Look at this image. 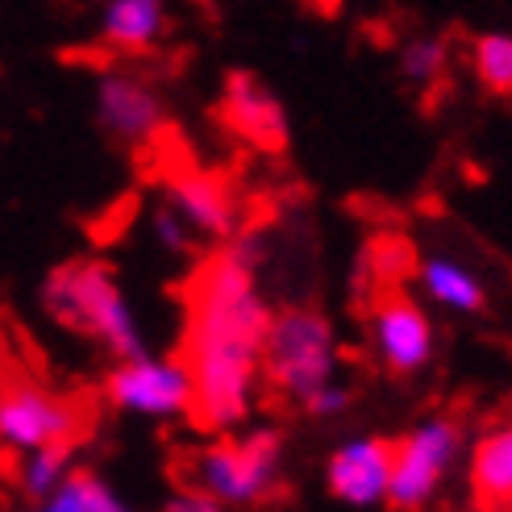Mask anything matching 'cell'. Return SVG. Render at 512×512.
<instances>
[{
    "label": "cell",
    "mask_w": 512,
    "mask_h": 512,
    "mask_svg": "<svg viewBox=\"0 0 512 512\" xmlns=\"http://www.w3.org/2000/svg\"><path fill=\"white\" fill-rule=\"evenodd\" d=\"M13 383V363H9V334L0 329V396H5V388Z\"/></svg>",
    "instance_id": "cb8c5ba5"
},
{
    "label": "cell",
    "mask_w": 512,
    "mask_h": 512,
    "mask_svg": "<svg viewBox=\"0 0 512 512\" xmlns=\"http://www.w3.org/2000/svg\"><path fill=\"white\" fill-rule=\"evenodd\" d=\"M105 396L117 413L142 417V421H184L196 408L188 363L179 354L163 358L150 350L134 358H117L105 379Z\"/></svg>",
    "instance_id": "8992f818"
},
{
    "label": "cell",
    "mask_w": 512,
    "mask_h": 512,
    "mask_svg": "<svg viewBox=\"0 0 512 512\" xmlns=\"http://www.w3.org/2000/svg\"><path fill=\"white\" fill-rule=\"evenodd\" d=\"M446 63H450V50L442 38H413L400 50V75L413 88H433L446 75Z\"/></svg>",
    "instance_id": "ac0fdd59"
},
{
    "label": "cell",
    "mask_w": 512,
    "mask_h": 512,
    "mask_svg": "<svg viewBox=\"0 0 512 512\" xmlns=\"http://www.w3.org/2000/svg\"><path fill=\"white\" fill-rule=\"evenodd\" d=\"M417 284L421 292L438 304V309H450V313H479L483 304H488V288H483V279L463 263L454 259V254H425L417 259Z\"/></svg>",
    "instance_id": "9a60e30c"
},
{
    "label": "cell",
    "mask_w": 512,
    "mask_h": 512,
    "mask_svg": "<svg viewBox=\"0 0 512 512\" xmlns=\"http://www.w3.org/2000/svg\"><path fill=\"white\" fill-rule=\"evenodd\" d=\"M217 117L238 142L263 150V155H284L288 150V138H292L288 109L254 71H229L225 75Z\"/></svg>",
    "instance_id": "9c48e42d"
},
{
    "label": "cell",
    "mask_w": 512,
    "mask_h": 512,
    "mask_svg": "<svg viewBox=\"0 0 512 512\" xmlns=\"http://www.w3.org/2000/svg\"><path fill=\"white\" fill-rule=\"evenodd\" d=\"M371 350L392 375H417L433 363V350H438V334H433L429 313L413 296L404 292H388L375 300L371 309Z\"/></svg>",
    "instance_id": "8fae6325"
},
{
    "label": "cell",
    "mask_w": 512,
    "mask_h": 512,
    "mask_svg": "<svg viewBox=\"0 0 512 512\" xmlns=\"http://www.w3.org/2000/svg\"><path fill=\"white\" fill-rule=\"evenodd\" d=\"M471 67H475V80L488 92L512 96V34L504 30L479 34L471 46Z\"/></svg>",
    "instance_id": "e0dca14e"
},
{
    "label": "cell",
    "mask_w": 512,
    "mask_h": 512,
    "mask_svg": "<svg viewBox=\"0 0 512 512\" xmlns=\"http://www.w3.org/2000/svg\"><path fill=\"white\" fill-rule=\"evenodd\" d=\"M92 5H105V0H92Z\"/></svg>",
    "instance_id": "d4e9b609"
},
{
    "label": "cell",
    "mask_w": 512,
    "mask_h": 512,
    "mask_svg": "<svg viewBox=\"0 0 512 512\" xmlns=\"http://www.w3.org/2000/svg\"><path fill=\"white\" fill-rule=\"evenodd\" d=\"M84 413L80 404L50 392L38 379H13L0 396V446L25 454L46 442H75Z\"/></svg>",
    "instance_id": "52a82bcc"
},
{
    "label": "cell",
    "mask_w": 512,
    "mask_h": 512,
    "mask_svg": "<svg viewBox=\"0 0 512 512\" xmlns=\"http://www.w3.org/2000/svg\"><path fill=\"white\" fill-rule=\"evenodd\" d=\"M167 34V0H105L100 42L117 55H146Z\"/></svg>",
    "instance_id": "5bb4252c"
},
{
    "label": "cell",
    "mask_w": 512,
    "mask_h": 512,
    "mask_svg": "<svg viewBox=\"0 0 512 512\" xmlns=\"http://www.w3.org/2000/svg\"><path fill=\"white\" fill-rule=\"evenodd\" d=\"M325 488L350 508L388 504L392 488V442L363 433V438L342 442L325 463Z\"/></svg>",
    "instance_id": "7c38bea8"
},
{
    "label": "cell",
    "mask_w": 512,
    "mask_h": 512,
    "mask_svg": "<svg viewBox=\"0 0 512 512\" xmlns=\"http://www.w3.org/2000/svg\"><path fill=\"white\" fill-rule=\"evenodd\" d=\"M84 496H88V471H75L59 492H50L46 500H34L25 512H84Z\"/></svg>",
    "instance_id": "44dd1931"
},
{
    "label": "cell",
    "mask_w": 512,
    "mask_h": 512,
    "mask_svg": "<svg viewBox=\"0 0 512 512\" xmlns=\"http://www.w3.org/2000/svg\"><path fill=\"white\" fill-rule=\"evenodd\" d=\"M338 334L334 321L317 309L271 313L263 342V383L288 404H304L329 379H338Z\"/></svg>",
    "instance_id": "3957f363"
},
{
    "label": "cell",
    "mask_w": 512,
    "mask_h": 512,
    "mask_svg": "<svg viewBox=\"0 0 512 512\" xmlns=\"http://www.w3.org/2000/svg\"><path fill=\"white\" fill-rule=\"evenodd\" d=\"M80 471L75 467V442H46L17 454V492L25 500H46L50 492H59L63 483Z\"/></svg>",
    "instance_id": "2e32d148"
},
{
    "label": "cell",
    "mask_w": 512,
    "mask_h": 512,
    "mask_svg": "<svg viewBox=\"0 0 512 512\" xmlns=\"http://www.w3.org/2000/svg\"><path fill=\"white\" fill-rule=\"evenodd\" d=\"M467 475L479 508L512 512V421H500L479 433L471 446Z\"/></svg>",
    "instance_id": "4fadbf2b"
},
{
    "label": "cell",
    "mask_w": 512,
    "mask_h": 512,
    "mask_svg": "<svg viewBox=\"0 0 512 512\" xmlns=\"http://www.w3.org/2000/svg\"><path fill=\"white\" fill-rule=\"evenodd\" d=\"M284 433L275 425L229 429L196 454L192 483L217 496L225 508L263 504L284 479Z\"/></svg>",
    "instance_id": "277c9868"
},
{
    "label": "cell",
    "mask_w": 512,
    "mask_h": 512,
    "mask_svg": "<svg viewBox=\"0 0 512 512\" xmlns=\"http://www.w3.org/2000/svg\"><path fill=\"white\" fill-rule=\"evenodd\" d=\"M467 446L463 421L450 413H433L421 417L404 438L392 442V488H388V504L396 512H421L433 504L446 488L450 471L458 467Z\"/></svg>",
    "instance_id": "5b68a950"
},
{
    "label": "cell",
    "mask_w": 512,
    "mask_h": 512,
    "mask_svg": "<svg viewBox=\"0 0 512 512\" xmlns=\"http://www.w3.org/2000/svg\"><path fill=\"white\" fill-rule=\"evenodd\" d=\"M84 512H134L130 504L121 500V492L113 483H105L100 475L88 471V496H84Z\"/></svg>",
    "instance_id": "603a6c76"
},
{
    "label": "cell",
    "mask_w": 512,
    "mask_h": 512,
    "mask_svg": "<svg viewBox=\"0 0 512 512\" xmlns=\"http://www.w3.org/2000/svg\"><path fill=\"white\" fill-rule=\"evenodd\" d=\"M159 200L184 217V225L200 242H225L242 229L238 196L229 188V179L204 167H175L163 175Z\"/></svg>",
    "instance_id": "30bf717a"
},
{
    "label": "cell",
    "mask_w": 512,
    "mask_h": 512,
    "mask_svg": "<svg viewBox=\"0 0 512 512\" xmlns=\"http://www.w3.org/2000/svg\"><path fill=\"white\" fill-rule=\"evenodd\" d=\"M92 109H96L100 130L121 146H150L167 125L163 92L125 67H105L96 75Z\"/></svg>",
    "instance_id": "ba28073f"
},
{
    "label": "cell",
    "mask_w": 512,
    "mask_h": 512,
    "mask_svg": "<svg viewBox=\"0 0 512 512\" xmlns=\"http://www.w3.org/2000/svg\"><path fill=\"white\" fill-rule=\"evenodd\" d=\"M163 512H229L217 496H209L204 488H196V483H188V488H175L163 504Z\"/></svg>",
    "instance_id": "7402d4cb"
},
{
    "label": "cell",
    "mask_w": 512,
    "mask_h": 512,
    "mask_svg": "<svg viewBox=\"0 0 512 512\" xmlns=\"http://www.w3.org/2000/svg\"><path fill=\"white\" fill-rule=\"evenodd\" d=\"M267 263L263 234L238 229L204 259L188 284V321L179 358L192 371L196 408L192 421L209 433L242 429L259 404L263 342L271 304L259 288Z\"/></svg>",
    "instance_id": "6da1fadb"
},
{
    "label": "cell",
    "mask_w": 512,
    "mask_h": 512,
    "mask_svg": "<svg viewBox=\"0 0 512 512\" xmlns=\"http://www.w3.org/2000/svg\"><path fill=\"white\" fill-rule=\"evenodd\" d=\"M42 309L67 334H80L109 350L113 358L146 354L142 325L125 288L109 263L100 259H71L59 263L42 284Z\"/></svg>",
    "instance_id": "7a4b0ae2"
},
{
    "label": "cell",
    "mask_w": 512,
    "mask_h": 512,
    "mask_svg": "<svg viewBox=\"0 0 512 512\" xmlns=\"http://www.w3.org/2000/svg\"><path fill=\"white\" fill-rule=\"evenodd\" d=\"M146 229H150V238H155V246L159 250H167V254H192L196 250V234L184 225V217H179L171 204H163V200H155L150 204V213H146Z\"/></svg>",
    "instance_id": "d6986e66"
},
{
    "label": "cell",
    "mask_w": 512,
    "mask_h": 512,
    "mask_svg": "<svg viewBox=\"0 0 512 512\" xmlns=\"http://www.w3.org/2000/svg\"><path fill=\"white\" fill-rule=\"evenodd\" d=\"M346 408H350V388H346L342 379H329L325 388H317L309 400L300 404V413L313 417V421H338Z\"/></svg>",
    "instance_id": "ffe728a7"
}]
</instances>
